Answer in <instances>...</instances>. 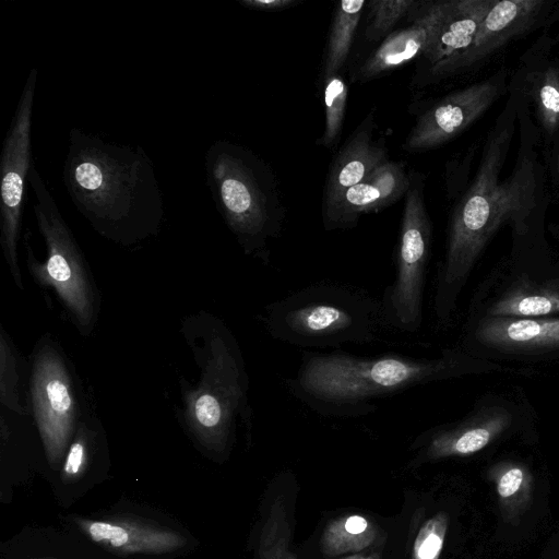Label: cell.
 Masks as SVG:
<instances>
[{"instance_id":"6da1fadb","label":"cell","mask_w":559,"mask_h":559,"mask_svg":"<svg viewBox=\"0 0 559 559\" xmlns=\"http://www.w3.org/2000/svg\"><path fill=\"white\" fill-rule=\"evenodd\" d=\"M62 181L76 211L107 240L131 247L159 233L163 193L141 146L72 128Z\"/></svg>"},{"instance_id":"7a4b0ae2","label":"cell","mask_w":559,"mask_h":559,"mask_svg":"<svg viewBox=\"0 0 559 559\" xmlns=\"http://www.w3.org/2000/svg\"><path fill=\"white\" fill-rule=\"evenodd\" d=\"M514 133V118L496 124L486 141L476 176L454 209L444 261L438 273L436 312L441 317L475 261L499 227L513 222L524 229L536 205V167L532 156H521L511 174L501 170Z\"/></svg>"},{"instance_id":"3957f363","label":"cell","mask_w":559,"mask_h":559,"mask_svg":"<svg viewBox=\"0 0 559 559\" xmlns=\"http://www.w3.org/2000/svg\"><path fill=\"white\" fill-rule=\"evenodd\" d=\"M459 360L414 358L386 353L360 357L345 352H304L296 374L287 380L292 394L313 412L330 417H360L374 401L440 380L456 371Z\"/></svg>"},{"instance_id":"277c9868","label":"cell","mask_w":559,"mask_h":559,"mask_svg":"<svg viewBox=\"0 0 559 559\" xmlns=\"http://www.w3.org/2000/svg\"><path fill=\"white\" fill-rule=\"evenodd\" d=\"M185 333L200 378L195 383L180 380V417L202 448L223 454L231 443L237 419L248 435L252 427L245 360L236 338L216 317L194 316L187 321Z\"/></svg>"},{"instance_id":"5b68a950","label":"cell","mask_w":559,"mask_h":559,"mask_svg":"<svg viewBox=\"0 0 559 559\" xmlns=\"http://www.w3.org/2000/svg\"><path fill=\"white\" fill-rule=\"evenodd\" d=\"M266 332L298 347H340L390 342L396 333L382 299L347 284L309 285L266 305Z\"/></svg>"},{"instance_id":"8992f818","label":"cell","mask_w":559,"mask_h":559,"mask_svg":"<svg viewBox=\"0 0 559 559\" xmlns=\"http://www.w3.org/2000/svg\"><path fill=\"white\" fill-rule=\"evenodd\" d=\"M28 181L36 200L33 209L37 227L46 246L44 262L38 261L27 246L28 271L37 285L53 290L72 324L82 336H88L100 312L99 290L71 228L34 163Z\"/></svg>"},{"instance_id":"52a82bcc","label":"cell","mask_w":559,"mask_h":559,"mask_svg":"<svg viewBox=\"0 0 559 559\" xmlns=\"http://www.w3.org/2000/svg\"><path fill=\"white\" fill-rule=\"evenodd\" d=\"M206 182L214 204L247 255L269 263V240L280 230L264 178L251 152L228 141L205 153Z\"/></svg>"},{"instance_id":"ba28073f","label":"cell","mask_w":559,"mask_h":559,"mask_svg":"<svg viewBox=\"0 0 559 559\" xmlns=\"http://www.w3.org/2000/svg\"><path fill=\"white\" fill-rule=\"evenodd\" d=\"M28 393L46 460L58 469L87 409L73 365L49 334L34 347Z\"/></svg>"},{"instance_id":"9c48e42d","label":"cell","mask_w":559,"mask_h":559,"mask_svg":"<svg viewBox=\"0 0 559 559\" xmlns=\"http://www.w3.org/2000/svg\"><path fill=\"white\" fill-rule=\"evenodd\" d=\"M38 71L31 69L0 155V246L15 285L23 290L17 246L32 162V117Z\"/></svg>"},{"instance_id":"30bf717a","label":"cell","mask_w":559,"mask_h":559,"mask_svg":"<svg viewBox=\"0 0 559 559\" xmlns=\"http://www.w3.org/2000/svg\"><path fill=\"white\" fill-rule=\"evenodd\" d=\"M430 245L431 225L421 189L412 178L401 224L395 278L381 298L389 321L400 333H416L421 326Z\"/></svg>"},{"instance_id":"8fae6325","label":"cell","mask_w":559,"mask_h":559,"mask_svg":"<svg viewBox=\"0 0 559 559\" xmlns=\"http://www.w3.org/2000/svg\"><path fill=\"white\" fill-rule=\"evenodd\" d=\"M503 88L504 79L495 76L448 95L417 119L403 150L427 151L453 139L477 120Z\"/></svg>"},{"instance_id":"7c38bea8","label":"cell","mask_w":559,"mask_h":559,"mask_svg":"<svg viewBox=\"0 0 559 559\" xmlns=\"http://www.w3.org/2000/svg\"><path fill=\"white\" fill-rule=\"evenodd\" d=\"M73 522L94 544L118 555L167 554L186 545V538L178 532L138 518L74 516Z\"/></svg>"},{"instance_id":"4fadbf2b","label":"cell","mask_w":559,"mask_h":559,"mask_svg":"<svg viewBox=\"0 0 559 559\" xmlns=\"http://www.w3.org/2000/svg\"><path fill=\"white\" fill-rule=\"evenodd\" d=\"M449 8L450 1L428 2L409 26L384 38L359 68L357 80L366 82L420 55L427 57L436 44Z\"/></svg>"},{"instance_id":"5bb4252c","label":"cell","mask_w":559,"mask_h":559,"mask_svg":"<svg viewBox=\"0 0 559 559\" xmlns=\"http://www.w3.org/2000/svg\"><path fill=\"white\" fill-rule=\"evenodd\" d=\"M412 177L402 163L385 162L361 182L347 189L337 203L323 214L328 230L350 228L362 214L382 210L407 192Z\"/></svg>"},{"instance_id":"9a60e30c","label":"cell","mask_w":559,"mask_h":559,"mask_svg":"<svg viewBox=\"0 0 559 559\" xmlns=\"http://www.w3.org/2000/svg\"><path fill=\"white\" fill-rule=\"evenodd\" d=\"M540 0L497 1L483 21L469 47L459 56L430 68L432 74L443 75L469 67L507 41L523 33L540 11Z\"/></svg>"},{"instance_id":"2e32d148","label":"cell","mask_w":559,"mask_h":559,"mask_svg":"<svg viewBox=\"0 0 559 559\" xmlns=\"http://www.w3.org/2000/svg\"><path fill=\"white\" fill-rule=\"evenodd\" d=\"M373 124V114L370 112L334 157L324 187L323 214L337 203L347 189L361 182L386 162L383 143L372 139Z\"/></svg>"},{"instance_id":"e0dca14e","label":"cell","mask_w":559,"mask_h":559,"mask_svg":"<svg viewBox=\"0 0 559 559\" xmlns=\"http://www.w3.org/2000/svg\"><path fill=\"white\" fill-rule=\"evenodd\" d=\"M487 346L508 350H540L559 348V318L484 319L475 332Z\"/></svg>"},{"instance_id":"ac0fdd59","label":"cell","mask_w":559,"mask_h":559,"mask_svg":"<svg viewBox=\"0 0 559 559\" xmlns=\"http://www.w3.org/2000/svg\"><path fill=\"white\" fill-rule=\"evenodd\" d=\"M498 0H451L436 44L427 59L431 67L466 50Z\"/></svg>"},{"instance_id":"d6986e66","label":"cell","mask_w":559,"mask_h":559,"mask_svg":"<svg viewBox=\"0 0 559 559\" xmlns=\"http://www.w3.org/2000/svg\"><path fill=\"white\" fill-rule=\"evenodd\" d=\"M507 419L508 415L497 414L453 428L433 429L418 438L415 445L423 449L420 454L425 459L471 454L485 448L507 425Z\"/></svg>"},{"instance_id":"ffe728a7","label":"cell","mask_w":559,"mask_h":559,"mask_svg":"<svg viewBox=\"0 0 559 559\" xmlns=\"http://www.w3.org/2000/svg\"><path fill=\"white\" fill-rule=\"evenodd\" d=\"M365 0H347L335 4L324 60V79L338 74L349 53L360 21Z\"/></svg>"},{"instance_id":"44dd1931","label":"cell","mask_w":559,"mask_h":559,"mask_svg":"<svg viewBox=\"0 0 559 559\" xmlns=\"http://www.w3.org/2000/svg\"><path fill=\"white\" fill-rule=\"evenodd\" d=\"M559 312V289L555 287L518 288L489 310V317L534 318Z\"/></svg>"},{"instance_id":"7402d4cb","label":"cell","mask_w":559,"mask_h":559,"mask_svg":"<svg viewBox=\"0 0 559 559\" xmlns=\"http://www.w3.org/2000/svg\"><path fill=\"white\" fill-rule=\"evenodd\" d=\"M102 435L103 428L98 418L86 414L60 467V478L64 484L75 483L84 476Z\"/></svg>"},{"instance_id":"603a6c76","label":"cell","mask_w":559,"mask_h":559,"mask_svg":"<svg viewBox=\"0 0 559 559\" xmlns=\"http://www.w3.org/2000/svg\"><path fill=\"white\" fill-rule=\"evenodd\" d=\"M376 535L373 525L366 518L354 514L342 518L326 527L322 547L328 555L357 551L368 547Z\"/></svg>"},{"instance_id":"cb8c5ba5","label":"cell","mask_w":559,"mask_h":559,"mask_svg":"<svg viewBox=\"0 0 559 559\" xmlns=\"http://www.w3.org/2000/svg\"><path fill=\"white\" fill-rule=\"evenodd\" d=\"M20 361L16 348L5 330L0 329V405L1 409L28 417L29 408L21 402Z\"/></svg>"},{"instance_id":"d4e9b609","label":"cell","mask_w":559,"mask_h":559,"mask_svg":"<svg viewBox=\"0 0 559 559\" xmlns=\"http://www.w3.org/2000/svg\"><path fill=\"white\" fill-rule=\"evenodd\" d=\"M347 85L338 74L324 79L325 127L318 144L331 147L337 142L346 110Z\"/></svg>"},{"instance_id":"484cf974","label":"cell","mask_w":559,"mask_h":559,"mask_svg":"<svg viewBox=\"0 0 559 559\" xmlns=\"http://www.w3.org/2000/svg\"><path fill=\"white\" fill-rule=\"evenodd\" d=\"M369 5V23L366 36L377 40L390 34V31L405 15L415 10L419 2L413 0H373Z\"/></svg>"},{"instance_id":"4316f807","label":"cell","mask_w":559,"mask_h":559,"mask_svg":"<svg viewBox=\"0 0 559 559\" xmlns=\"http://www.w3.org/2000/svg\"><path fill=\"white\" fill-rule=\"evenodd\" d=\"M288 540L289 528L285 510L282 504H274L260 540L262 559H294L288 550Z\"/></svg>"},{"instance_id":"83f0119b","label":"cell","mask_w":559,"mask_h":559,"mask_svg":"<svg viewBox=\"0 0 559 559\" xmlns=\"http://www.w3.org/2000/svg\"><path fill=\"white\" fill-rule=\"evenodd\" d=\"M536 103L545 130L552 134L559 126V72L547 69L539 80Z\"/></svg>"},{"instance_id":"f1b7e54d","label":"cell","mask_w":559,"mask_h":559,"mask_svg":"<svg viewBox=\"0 0 559 559\" xmlns=\"http://www.w3.org/2000/svg\"><path fill=\"white\" fill-rule=\"evenodd\" d=\"M444 535L441 518L427 521L418 532L413 547L412 559H438Z\"/></svg>"},{"instance_id":"f546056e","label":"cell","mask_w":559,"mask_h":559,"mask_svg":"<svg viewBox=\"0 0 559 559\" xmlns=\"http://www.w3.org/2000/svg\"><path fill=\"white\" fill-rule=\"evenodd\" d=\"M523 481V472L520 468H511L500 478L498 492L502 498L515 493Z\"/></svg>"},{"instance_id":"4dcf8cb0","label":"cell","mask_w":559,"mask_h":559,"mask_svg":"<svg viewBox=\"0 0 559 559\" xmlns=\"http://www.w3.org/2000/svg\"><path fill=\"white\" fill-rule=\"evenodd\" d=\"M295 0H241L239 3L251 10L278 11L293 5Z\"/></svg>"},{"instance_id":"1f68e13d","label":"cell","mask_w":559,"mask_h":559,"mask_svg":"<svg viewBox=\"0 0 559 559\" xmlns=\"http://www.w3.org/2000/svg\"><path fill=\"white\" fill-rule=\"evenodd\" d=\"M346 559H379V556L377 554L369 555V556H352Z\"/></svg>"},{"instance_id":"d6a6232c","label":"cell","mask_w":559,"mask_h":559,"mask_svg":"<svg viewBox=\"0 0 559 559\" xmlns=\"http://www.w3.org/2000/svg\"><path fill=\"white\" fill-rule=\"evenodd\" d=\"M558 171H559V156H558Z\"/></svg>"},{"instance_id":"836d02e7","label":"cell","mask_w":559,"mask_h":559,"mask_svg":"<svg viewBox=\"0 0 559 559\" xmlns=\"http://www.w3.org/2000/svg\"><path fill=\"white\" fill-rule=\"evenodd\" d=\"M44 559H57V558H44Z\"/></svg>"}]
</instances>
